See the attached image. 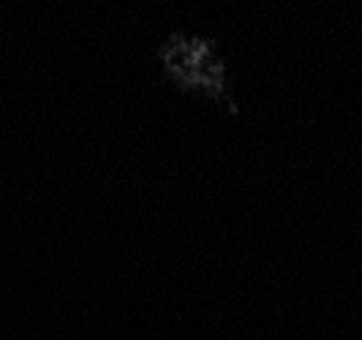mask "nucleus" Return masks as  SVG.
<instances>
[]
</instances>
